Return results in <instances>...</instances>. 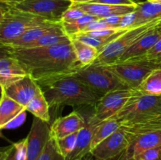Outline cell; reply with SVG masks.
Returning <instances> with one entry per match:
<instances>
[{"label": "cell", "mask_w": 161, "mask_h": 160, "mask_svg": "<svg viewBox=\"0 0 161 160\" xmlns=\"http://www.w3.org/2000/svg\"><path fill=\"white\" fill-rule=\"evenodd\" d=\"M127 151L123 152L122 154H120L119 155H118L116 158H113V160H127Z\"/></svg>", "instance_id": "60d3db41"}, {"label": "cell", "mask_w": 161, "mask_h": 160, "mask_svg": "<svg viewBox=\"0 0 161 160\" xmlns=\"http://www.w3.org/2000/svg\"><path fill=\"white\" fill-rule=\"evenodd\" d=\"M131 137L124 126L101 141L91 151V155L97 160H109L114 158L128 149Z\"/></svg>", "instance_id": "30bf717a"}, {"label": "cell", "mask_w": 161, "mask_h": 160, "mask_svg": "<svg viewBox=\"0 0 161 160\" xmlns=\"http://www.w3.org/2000/svg\"><path fill=\"white\" fill-rule=\"evenodd\" d=\"M71 41L77 60L82 65H89L93 64L97 59L99 54V51L97 49L75 38H71Z\"/></svg>", "instance_id": "7402d4cb"}, {"label": "cell", "mask_w": 161, "mask_h": 160, "mask_svg": "<svg viewBox=\"0 0 161 160\" xmlns=\"http://www.w3.org/2000/svg\"><path fill=\"white\" fill-rule=\"evenodd\" d=\"M127 160H139V159H137V158H133V157H130V156H129V155H128V154H127Z\"/></svg>", "instance_id": "f6af8a7d"}, {"label": "cell", "mask_w": 161, "mask_h": 160, "mask_svg": "<svg viewBox=\"0 0 161 160\" xmlns=\"http://www.w3.org/2000/svg\"><path fill=\"white\" fill-rule=\"evenodd\" d=\"M61 30H63L61 22H59V23L50 22V23L47 24L31 28V29L27 31L26 32L24 33L22 35H20L17 39H14V40L11 41V42H8L6 44H3V45L14 49L23 48L28 44L34 42L36 39H39V38L42 37L44 35L47 34V33L61 31Z\"/></svg>", "instance_id": "e0dca14e"}, {"label": "cell", "mask_w": 161, "mask_h": 160, "mask_svg": "<svg viewBox=\"0 0 161 160\" xmlns=\"http://www.w3.org/2000/svg\"><path fill=\"white\" fill-rule=\"evenodd\" d=\"M9 6H3V5L0 4V20L3 18V17L4 16V14L6 13V10L8 9Z\"/></svg>", "instance_id": "b9f144b4"}, {"label": "cell", "mask_w": 161, "mask_h": 160, "mask_svg": "<svg viewBox=\"0 0 161 160\" xmlns=\"http://www.w3.org/2000/svg\"><path fill=\"white\" fill-rule=\"evenodd\" d=\"M78 132L68 135L64 137L60 138V139H56L58 149H59L61 155L64 157V158H67L70 155L71 152L73 151L74 147H75Z\"/></svg>", "instance_id": "f1b7e54d"}, {"label": "cell", "mask_w": 161, "mask_h": 160, "mask_svg": "<svg viewBox=\"0 0 161 160\" xmlns=\"http://www.w3.org/2000/svg\"><path fill=\"white\" fill-rule=\"evenodd\" d=\"M72 7L80 9L85 13L97 17L99 19L107 18L115 16H124L134 13L136 5L113 6L102 3H72Z\"/></svg>", "instance_id": "4fadbf2b"}, {"label": "cell", "mask_w": 161, "mask_h": 160, "mask_svg": "<svg viewBox=\"0 0 161 160\" xmlns=\"http://www.w3.org/2000/svg\"><path fill=\"white\" fill-rule=\"evenodd\" d=\"M134 20L130 28H137L149 22L161 20V3H153L146 0V2L137 3Z\"/></svg>", "instance_id": "ac0fdd59"}, {"label": "cell", "mask_w": 161, "mask_h": 160, "mask_svg": "<svg viewBox=\"0 0 161 160\" xmlns=\"http://www.w3.org/2000/svg\"><path fill=\"white\" fill-rule=\"evenodd\" d=\"M129 28H124L119 31V32L116 33V34L113 35L109 36V37H105V38H92L89 37V36H86L83 34H77L75 35L72 36L70 38H75V39H79V40L82 41V42H85L87 45H91V46L94 47L95 49H97V50L100 53L105 46L108 45V44L111 43L112 42L116 39L117 38H119V36L122 34H124Z\"/></svg>", "instance_id": "484cf974"}, {"label": "cell", "mask_w": 161, "mask_h": 160, "mask_svg": "<svg viewBox=\"0 0 161 160\" xmlns=\"http://www.w3.org/2000/svg\"><path fill=\"white\" fill-rule=\"evenodd\" d=\"M85 119L77 111L58 118L50 126V133L55 139L64 137L80 131L85 125Z\"/></svg>", "instance_id": "9a60e30c"}, {"label": "cell", "mask_w": 161, "mask_h": 160, "mask_svg": "<svg viewBox=\"0 0 161 160\" xmlns=\"http://www.w3.org/2000/svg\"><path fill=\"white\" fill-rule=\"evenodd\" d=\"M85 13L83 12L80 9H77V8L72 7L71 6L62 16L61 18V22L62 23H69V22L74 21V20H77V19L80 18L83 16L85 15Z\"/></svg>", "instance_id": "1f68e13d"}, {"label": "cell", "mask_w": 161, "mask_h": 160, "mask_svg": "<svg viewBox=\"0 0 161 160\" xmlns=\"http://www.w3.org/2000/svg\"><path fill=\"white\" fill-rule=\"evenodd\" d=\"M13 147H14V144H13L9 146H6V147H0V160L6 159V158L8 156Z\"/></svg>", "instance_id": "74e56055"}, {"label": "cell", "mask_w": 161, "mask_h": 160, "mask_svg": "<svg viewBox=\"0 0 161 160\" xmlns=\"http://www.w3.org/2000/svg\"><path fill=\"white\" fill-rule=\"evenodd\" d=\"M72 1L74 3H91L95 0H72Z\"/></svg>", "instance_id": "7bdbcfd3"}, {"label": "cell", "mask_w": 161, "mask_h": 160, "mask_svg": "<svg viewBox=\"0 0 161 160\" xmlns=\"http://www.w3.org/2000/svg\"><path fill=\"white\" fill-rule=\"evenodd\" d=\"M40 86L30 75H26L20 80L5 89H2L5 93L20 104L26 107L36 97Z\"/></svg>", "instance_id": "7c38bea8"}, {"label": "cell", "mask_w": 161, "mask_h": 160, "mask_svg": "<svg viewBox=\"0 0 161 160\" xmlns=\"http://www.w3.org/2000/svg\"><path fill=\"white\" fill-rule=\"evenodd\" d=\"M50 136V126L48 122L34 117L27 136V160H37Z\"/></svg>", "instance_id": "8fae6325"}, {"label": "cell", "mask_w": 161, "mask_h": 160, "mask_svg": "<svg viewBox=\"0 0 161 160\" xmlns=\"http://www.w3.org/2000/svg\"><path fill=\"white\" fill-rule=\"evenodd\" d=\"M138 90L146 95L161 96V67L152 71L142 83Z\"/></svg>", "instance_id": "cb8c5ba5"}, {"label": "cell", "mask_w": 161, "mask_h": 160, "mask_svg": "<svg viewBox=\"0 0 161 160\" xmlns=\"http://www.w3.org/2000/svg\"><path fill=\"white\" fill-rule=\"evenodd\" d=\"M160 67H161V64H160Z\"/></svg>", "instance_id": "681fc988"}, {"label": "cell", "mask_w": 161, "mask_h": 160, "mask_svg": "<svg viewBox=\"0 0 161 160\" xmlns=\"http://www.w3.org/2000/svg\"><path fill=\"white\" fill-rule=\"evenodd\" d=\"M108 66L127 87L133 89H138L149 74L160 67V64L149 61L145 56L116 61Z\"/></svg>", "instance_id": "52a82bcc"}, {"label": "cell", "mask_w": 161, "mask_h": 160, "mask_svg": "<svg viewBox=\"0 0 161 160\" xmlns=\"http://www.w3.org/2000/svg\"><path fill=\"white\" fill-rule=\"evenodd\" d=\"M149 61L161 64V39L145 55Z\"/></svg>", "instance_id": "d6a6232c"}, {"label": "cell", "mask_w": 161, "mask_h": 160, "mask_svg": "<svg viewBox=\"0 0 161 160\" xmlns=\"http://www.w3.org/2000/svg\"><path fill=\"white\" fill-rule=\"evenodd\" d=\"M1 92H2V87L1 86H0V93H1Z\"/></svg>", "instance_id": "7dc6e473"}, {"label": "cell", "mask_w": 161, "mask_h": 160, "mask_svg": "<svg viewBox=\"0 0 161 160\" xmlns=\"http://www.w3.org/2000/svg\"><path fill=\"white\" fill-rule=\"evenodd\" d=\"M85 125L78 132L75 147L70 155L65 158V160H79L91 154V142H92L93 132L94 126L97 123L94 116H91L87 119H85Z\"/></svg>", "instance_id": "5bb4252c"}, {"label": "cell", "mask_w": 161, "mask_h": 160, "mask_svg": "<svg viewBox=\"0 0 161 160\" xmlns=\"http://www.w3.org/2000/svg\"><path fill=\"white\" fill-rule=\"evenodd\" d=\"M5 160H17V157H16V150L14 146Z\"/></svg>", "instance_id": "ab89813d"}, {"label": "cell", "mask_w": 161, "mask_h": 160, "mask_svg": "<svg viewBox=\"0 0 161 160\" xmlns=\"http://www.w3.org/2000/svg\"><path fill=\"white\" fill-rule=\"evenodd\" d=\"M122 126L119 121L113 116L108 119L97 122L95 125L93 132L91 149L94 148L101 141L105 140L108 136L116 132Z\"/></svg>", "instance_id": "44dd1931"}, {"label": "cell", "mask_w": 161, "mask_h": 160, "mask_svg": "<svg viewBox=\"0 0 161 160\" xmlns=\"http://www.w3.org/2000/svg\"><path fill=\"white\" fill-rule=\"evenodd\" d=\"M28 75L17 61L16 64L0 71V86L2 89L8 87Z\"/></svg>", "instance_id": "d4e9b609"}, {"label": "cell", "mask_w": 161, "mask_h": 160, "mask_svg": "<svg viewBox=\"0 0 161 160\" xmlns=\"http://www.w3.org/2000/svg\"><path fill=\"white\" fill-rule=\"evenodd\" d=\"M133 158L139 160H161V146L142 151Z\"/></svg>", "instance_id": "f546056e"}, {"label": "cell", "mask_w": 161, "mask_h": 160, "mask_svg": "<svg viewBox=\"0 0 161 160\" xmlns=\"http://www.w3.org/2000/svg\"><path fill=\"white\" fill-rule=\"evenodd\" d=\"M10 50L11 56L18 61L38 84L64 75H73L83 67L77 60L72 41L53 46L10 48Z\"/></svg>", "instance_id": "6da1fadb"}, {"label": "cell", "mask_w": 161, "mask_h": 160, "mask_svg": "<svg viewBox=\"0 0 161 160\" xmlns=\"http://www.w3.org/2000/svg\"><path fill=\"white\" fill-rule=\"evenodd\" d=\"M25 107L8 97L4 91L0 93V130L6 126L23 111Z\"/></svg>", "instance_id": "d6986e66"}, {"label": "cell", "mask_w": 161, "mask_h": 160, "mask_svg": "<svg viewBox=\"0 0 161 160\" xmlns=\"http://www.w3.org/2000/svg\"><path fill=\"white\" fill-rule=\"evenodd\" d=\"M50 108L94 106L100 97L73 75H64L39 83Z\"/></svg>", "instance_id": "3957f363"}, {"label": "cell", "mask_w": 161, "mask_h": 160, "mask_svg": "<svg viewBox=\"0 0 161 160\" xmlns=\"http://www.w3.org/2000/svg\"><path fill=\"white\" fill-rule=\"evenodd\" d=\"M97 19L99 18H97V17L86 13L84 16L74 20V21L69 22V23H62L61 22V24H62V28L64 33L69 37H72V36L82 32V31L84 29L86 25H88L91 22L94 21V20H97Z\"/></svg>", "instance_id": "4316f807"}, {"label": "cell", "mask_w": 161, "mask_h": 160, "mask_svg": "<svg viewBox=\"0 0 161 160\" xmlns=\"http://www.w3.org/2000/svg\"><path fill=\"white\" fill-rule=\"evenodd\" d=\"M13 144L15 147L17 160H27V137L14 143Z\"/></svg>", "instance_id": "836d02e7"}, {"label": "cell", "mask_w": 161, "mask_h": 160, "mask_svg": "<svg viewBox=\"0 0 161 160\" xmlns=\"http://www.w3.org/2000/svg\"><path fill=\"white\" fill-rule=\"evenodd\" d=\"M11 56V50L10 48L6 45L0 44V59L3 58L10 57Z\"/></svg>", "instance_id": "8d00e7d4"}, {"label": "cell", "mask_w": 161, "mask_h": 160, "mask_svg": "<svg viewBox=\"0 0 161 160\" xmlns=\"http://www.w3.org/2000/svg\"><path fill=\"white\" fill-rule=\"evenodd\" d=\"M23 1H25V0H0V4L9 6V7H13L15 5L18 4Z\"/></svg>", "instance_id": "f35d334b"}, {"label": "cell", "mask_w": 161, "mask_h": 160, "mask_svg": "<svg viewBox=\"0 0 161 160\" xmlns=\"http://www.w3.org/2000/svg\"><path fill=\"white\" fill-rule=\"evenodd\" d=\"M161 39V27L158 26L145 35L142 39L130 47L118 61L144 56L148 51ZM116 63V62H115Z\"/></svg>", "instance_id": "2e32d148"}, {"label": "cell", "mask_w": 161, "mask_h": 160, "mask_svg": "<svg viewBox=\"0 0 161 160\" xmlns=\"http://www.w3.org/2000/svg\"><path fill=\"white\" fill-rule=\"evenodd\" d=\"M26 111H25L21 113V114L19 115V116H17L14 120H13L9 125L6 126V128H15V127L19 126L20 125H21L24 122V121L25 120V116H26Z\"/></svg>", "instance_id": "d590c367"}, {"label": "cell", "mask_w": 161, "mask_h": 160, "mask_svg": "<svg viewBox=\"0 0 161 160\" xmlns=\"http://www.w3.org/2000/svg\"><path fill=\"white\" fill-rule=\"evenodd\" d=\"M73 75L100 98L112 91L130 89L112 72L108 65L91 64L83 66Z\"/></svg>", "instance_id": "277c9868"}, {"label": "cell", "mask_w": 161, "mask_h": 160, "mask_svg": "<svg viewBox=\"0 0 161 160\" xmlns=\"http://www.w3.org/2000/svg\"><path fill=\"white\" fill-rule=\"evenodd\" d=\"M51 21L9 7L0 20V44H6L35 27L47 24Z\"/></svg>", "instance_id": "8992f818"}, {"label": "cell", "mask_w": 161, "mask_h": 160, "mask_svg": "<svg viewBox=\"0 0 161 160\" xmlns=\"http://www.w3.org/2000/svg\"><path fill=\"white\" fill-rule=\"evenodd\" d=\"M158 146H161V129L146 132L134 138L127 152L129 156L134 157L142 151Z\"/></svg>", "instance_id": "ffe728a7"}, {"label": "cell", "mask_w": 161, "mask_h": 160, "mask_svg": "<svg viewBox=\"0 0 161 160\" xmlns=\"http://www.w3.org/2000/svg\"><path fill=\"white\" fill-rule=\"evenodd\" d=\"M149 2H153V3H161V0H147Z\"/></svg>", "instance_id": "bcb514c9"}, {"label": "cell", "mask_w": 161, "mask_h": 160, "mask_svg": "<svg viewBox=\"0 0 161 160\" xmlns=\"http://www.w3.org/2000/svg\"><path fill=\"white\" fill-rule=\"evenodd\" d=\"M91 3H102V4L113 5V6H127V5L137 4V3L132 0H95Z\"/></svg>", "instance_id": "e575fe53"}, {"label": "cell", "mask_w": 161, "mask_h": 160, "mask_svg": "<svg viewBox=\"0 0 161 160\" xmlns=\"http://www.w3.org/2000/svg\"><path fill=\"white\" fill-rule=\"evenodd\" d=\"M131 137L161 129V96L146 95L138 91L114 116Z\"/></svg>", "instance_id": "7a4b0ae2"}, {"label": "cell", "mask_w": 161, "mask_h": 160, "mask_svg": "<svg viewBox=\"0 0 161 160\" xmlns=\"http://www.w3.org/2000/svg\"><path fill=\"white\" fill-rule=\"evenodd\" d=\"M106 28H114L105 20V19H97V20H94L91 22L88 25L85 27L84 29L80 33H86L88 31H97V30L106 29ZM80 34V33H79Z\"/></svg>", "instance_id": "4dcf8cb0"}, {"label": "cell", "mask_w": 161, "mask_h": 160, "mask_svg": "<svg viewBox=\"0 0 161 160\" xmlns=\"http://www.w3.org/2000/svg\"><path fill=\"white\" fill-rule=\"evenodd\" d=\"M25 109L34 115L35 117L39 118L41 120L48 122V123L50 122V106L41 88L36 97L25 107Z\"/></svg>", "instance_id": "603a6c76"}, {"label": "cell", "mask_w": 161, "mask_h": 160, "mask_svg": "<svg viewBox=\"0 0 161 160\" xmlns=\"http://www.w3.org/2000/svg\"><path fill=\"white\" fill-rule=\"evenodd\" d=\"M138 89H125L112 91L101 97L94 104L93 116L97 122L113 117L124 108Z\"/></svg>", "instance_id": "9c48e42d"}, {"label": "cell", "mask_w": 161, "mask_h": 160, "mask_svg": "<svg viewBox=\"0 0 161 160\" xmlns=\"http://www.w3.org/2000/svg\"><path fill=\"white\" fill-rule=\"evenodd\" d=\"M160 27H161V21H160Z\"/></svg>", "instance_id": "c3c4849f"}, {"label": "cell", "mask_w": 161, "mask_h": 160, "mask_svg": "<svg viewBox=\"0 0 161 160\" xmlns=\"http://www.w3.org/2000/svg\"><path fill=\"white\" fill-rule=\"evenodd\" d=\"M72 3V0H25L13 7L48 21L59 23Z\"/></svg>", "instance_id": "ba28073f"}, {"label": "cell", "mask_w": 161, "mask_h": 160, "mask_svg": "<svg viewBox=\"0 0 161 160\" xmlns=\"http://www.w3.org/2000/svg\"><path fill=\"white\" fill-rule=\"evenodd\" d=\"M79 160H97V159H94V158H89V157L86 156V157H84V158H81V159H79Z\"/></svg>", "instance_id": "ee69618b"}, {"label": "cell", "mask_w": 161, "mask_h": 160, "mask_svg": "<svg viewBox=\"0 0 161 160\" xmlns=\"http://www.w3.org/2000/svg\"><path fill=\"white\" fill-rule=\"evenodd\" d=\"M160 21L161 20H156L137 28H129L124 34L105 46L99 53L97 59L93 62V64L109 65L118 61L131 45L151 30L160 26Z\"/></svg>", "instance_id": "5b68a950"}, {"label": "cell", "mask_w": 161, "mask_h": 160, "mask_svg": "<svg viewBox=\"0 0 161 160\" xmlns=\"http://www.w3.org/2000/svg\"><path fill=\"white\" fill-rule=\"evenodd\" d=\"M37 160H65L58 149L54 137L50 136Z\"/></svg>", "instance_id": "83f0119b"}]
</instances>
